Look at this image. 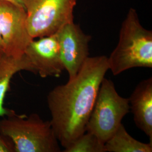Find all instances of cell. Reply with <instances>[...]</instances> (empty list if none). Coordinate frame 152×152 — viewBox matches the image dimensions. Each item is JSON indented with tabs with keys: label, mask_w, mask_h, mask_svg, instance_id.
I'll return each instance as SVG.
<instances>
[{
	"label": "cell",
	"mask_w": 152,
	"mask_h": 152,
	"mask_svg": "<svg viewBox=\"0 0 152 152\" xmlns=\"http://www.w3.org/2000/svg\"><path fill=\"white\" fill-rule=\"evenodd\" d=\"M22 71L34 73L32 65L25 54L15 58L5 54L0 56V117L12 113L14 110L4 107L6 92L10 87L11 79L18 72Z\"/></svg>",
	"instance_id": "obj_9"
},
{
	"label": "cell",
	"mask_w": 152,
	"mask_h": 152,
	"mask_svg": "<svg viewBox=\"0 0 152 152\" xmlns=\"http://www.w3.org/2000/svg\"><path fill=\"white\" fill-rule=\"evenodd\" d=\"M108 61L114 76L134 68H152V31L141 26L135 9H130L122 23L118 42Z\"/></svg>",
	"instance_id": "obj_2"
},
{
	"label": "cell",
	"mask_w": 152,
	"mask_h": 152,
	"mask_svg": "<svg viewBox=\"0 0 152 152\" xmlns=\"http://www.w3.org/2000/svg\"><path fill=\"white\" fill-rule=\"evenodd\" d=\"M64 152H107L105 143L86 131L64 148Z\"/></svg>",
	"instance_id": "obj_11"
},
{
	"label": "cell",
	"mask_w": 152,
	"mask_h": 152,
	"mask_svg": "<svg viewBox=\"0 0 152 152\" xmlns=\"http://www.w3.org/2000/svg\"><path fill=\"white\" fill-rule=\"evenodd\" d=\"M129 111V99L121 96L115 90L114 83L104 77L87 122L86 131L94 134L105 143Z\"/></svg>",
	"instance_id": "obj_4"
},
{
	"label": "cell",
	"mask_w": 152,
	"mask_h": 152,
	"mask_svg": "<svg viewBox=\"0 0 152 152\" xmlns=\"http://www.w3.org/2000/svg\"><path fill=\"white\" fill-rule=\"evenodd\" d=\"M0 133L13 143L15 152H59V141L50 121L38 114L15 111L0 120Z\"/></svg>",
	"instance_id": "obj_3"
},
{
	"label": "cell",
	"mask_w": 152,
	"mask_h": 152,
	"mask_svg": "<svg viewBox=\"0 0 152 152\" xmlns=\"http://www.w3.org/2000/svg\"><path fill=\"white\" fill-rule=\"evenodd\" d=\"M0 152H15L12 141L0 133Z\"/></svg>",
	"instance_id": "obj_13"
},
{
	"label": "cell",
	"mask_w": 152,
	"mask_h": 152,
	"mask_svg": "<svg viewBox=\"0 0 152 152\" xmlns=\"http://www.w3.org/2000/svg\"><path fill=\"white\" fill-rule=\"evenodd\" d=\"M16 4L0 0V56L4 54V39L12 26L16 14Z\"/></svg>",
	"instance_id": "obj_12"
},
{
	"label": "cell",
	"mask_w": 152,
	"mask_h": 152,
	"mask_svg": "<svg viewBox=\"0 0 152 152\" xmlns=\"http://www.w3.org/2000/svg\"><path fill=\"white\" fill-rule=\"evenodd\" d=\"M61 59L69 76L76 77L85 60L89 57L88 44L91 39L74 22L61 28L57 32Z\"/></svg>",
	"instance_id": "obj_6"
},
{
	"label": "cell",
	"mask_w": 152,
	"mask_h": 152,
	"mask_svg": "<svg viewBox=\"0 0 152 152\" xmlns=\"http://www.w3.org/2000/svg\"><path fill=\"white\" fill-rule=\"evenodd\" d=\"M2 1H6L10 2L16 4L17 5L20 6L24 8V4H25L26 0H2Z\"/></svg>",
	"instance_id": "obj_14"
},
{
	"label": "cell",
	"mask_w": 152,
	"mask_h": 152,
	"mask_svg": "<svg viewBox=\"0 0 152 152\" xmlns=\"http://www.w3.org/2000/svg\"><path fill=\"white\" fill-rule=\"evenodd\" d=\"M136 126L152 143V78L139 83L129 99Z\"/></svg>",
	"instance_id": "obj_8"
},
{
	"label": "cell",
	"mask_w": 152,
	"mask_h": 152,
	"mask_svg": "<svg viewBox=\"0 0 152 152\" xmlns=\"http://www.w3.org/2000/svg\"><path fill=\"white\" fill-rule=\"evenodd\" d=\"M107 152H152V143H144L132 137L121 124L105 143Z\"/></svg>",
	"instance_id": "obj_10"
},
{
	"label": "cell",
	"mask_w": 152,
	"mask_h": 152,
	"mask_svg": "<svg viewBox=\"0 0 152 152\" xmlns=\"http://www.w3.org/2000/svg\"><path fill=\"white\" fill-rule=\"evenodd\" d=\"M77 0H26V27L33 39L58 32L73 22Z\"/></svg>",
	"instance_id": "obj_5"
},
{
	"label": "cell",
	"mask_w": 152,
	"mask_h": 152,
	"mask_svg": "<svg viewBox=\"0 0 152 152\" xmlns=\"http://www.w3.org/2000/svg\"><path fill=\"white\" fill-rule=\"evenodd\" d=\"M109 69L107 56H89L75 78L49 92L50 122L64 148L86 132L99 87Z\"/></svg>",
	"instance_id": "obj_1"
},
{
	"label": "cell",
	"mask_w": 152,
	"mask_h": 152,
	"mask_svg": "<svg viewBox=\"0 0 152 152\" xmlns=\"http://www.w3.org/2000/svg\"><path fill=\"white\" fill-rule=\"evenodd\" d=\"M38 38L33 39L24 52L32 65L34 73L42 78L60 77L64 67L60 57L57 33Z\"/></svg>",
	"instance_id": "obj_7"
}]
</instances>
